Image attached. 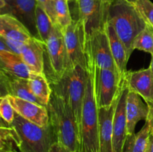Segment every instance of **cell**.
<instances>
[{
	"mask_svg": "<svg viewBox=\"0 0 153 152\" xmlns=\"http://www.w3.org/2000/svg\"><path fill=\"white\" fill-rule=\"evenodd\" d=\"M105 31L108 37L111 51L114 61L116 64L120 77L121 80H123L125 77L126 73L127 72V63L129 59L126 48L122 40L117 36L114 28L110 22H107L105 25Z\"/></svg>",
	"mask_w": 153,
	"mask_h": 152,
	"instance_id": "d6986e66",
	"label": "cell"
},
{
	"mask_svg": "<svg viewBox=\"0 0 153 152\" xmlns=\"http://www.w3.org/2000/svg\"><path fill=\"white\" fill-rule=\"evenodd\" d=\"M62 32L72 68L81 66L88 70L87 41L83 22L78 18L73 19Z\"/></svg>",
	"mask_w": 153,
	"mask_h": 152,
	"instance_id": "ba28073f",
	"label": "cell"
},
{
	"mask_svg": "<svg viewBox=\"0 0 153 152\" xmlns=\"http://www.w3.org/2000/svg\"><path fill=\"white\" fill-rule=\"evenodd\" d=\"M86 41V50L92 57L96 66L108 69L118 73L105 28L94 33Z\"/></svg>",
	"mask_w": 153,
	"mask_h": 152,
	"instance_id": "8fae6325",
	"label": "cell"
},
{
	"mask_svg": "<svg viewBox=\"0 0 153 152\" xmlns=\"http://www.w3.org/2000/svg\"><path fill=\"white\" fill-rule=\"evenodd\" d=\"M0 93L3 96L10 95V77L0 69Z\"/></svg>",
	"mask_w": 153,
	"mask_h": 152,
	"instance_id": "4dcf8cb0",
	"label": "cell"
},
{
	"mask_svg": "<svg viewBox=\"0 0 153 152\" xmlns=\"http://www.w3.org/2000/svg\"><path fill=\"white\" fill-rule=\"evenodd\" d=\"M145 152H153V134H149L147 145H146V151Z\"/></svg>",
	"mask_w": 153,
	"mask_h": 152,
	"instance_id": "836d02e7",
	"label": "cell"
},
{
	"mask_svg": "<svg viewBox=\"0 0 153 152\" xmlns=\"http://www.w3.org/2000/svg\"><path fill=\"white\" fill-rule=\"evenodd\" d=\"M118 95V94H117ZM117 96L109 107L98 109L99 141L100 152H114L113 151V119Z\"/></svg>",
	"mask_w": 153,
	"mask_h": 152,
	"instance_id": "9a60e30c",
	"label": "cell"
},
{
	"mask_svg": "<svg viewBox=\"0 0 153 152\" xmlns=\"http://www.w3.org/2000/svg\"><path fill=\"white\" fill-rule=\"evenodd\" d=\"M37 5L36 0H5L0 14H9L16 18L25 25L31 37L40 40L36 25Z\"/></svg>",
	"mask_w": 153,
	"mask_h": 152,
	"instance_id": "7c38bea8",
	"label": "cell"
},
{
	"mask_svg": "<svg viewBox=\"0 0 153 152\" xmlns=\"http://www.w3.org/2000/svg\"><path fill=\"white\" fill-rule=\"evenodd\" d=\"M148 106L142 97L133 91L128 90L126 99L127 135L135 133V127L140 120H146Z\"/></svg>",
	"mask_w": 153,
	"mask_h": 152,
	"instance_id": "e0dca14e",
	"label": "cell"
},
{
	"mask_svg": "<svg viewBox=\"0 0 153 152\" xmlns=\"http://www.w3.org/2000/svg\"><path fill=\"white\" fill-rule=\"evenodd\" d=\"M110 0H76L78 19L83 22L86 40L94 33L104 30L108 22Z\"/></svg>",
	"mask_w": 153,
	"mask_h": 152,
	"instance_id": "52a82bcc",
	"label": "cell"
},
{
	"mask_svg": "<svg viewBox=\"0 0 153 152\" xmlns=\"http://www.w3.org/2000/svg\"><path fill=\"white\" fill-rule=\"evenodd\" d=\"M45 44V55L50 70L45 75L49 82L60 79L64 73L72 68L64 42L62 30L54 26L50 36Z\"/></svg>",
	"mask_w": 153,
	"mask_h": 152,
	"instance_id": "8992f818",
	"label": "cell"
},
{
	"mask_svg": "<svg viewBox=\"0 0 153 152\" xmlns=\"http://www.w3.org/2000/svg\"><path fill=\"white\" fill-rule=\"evenodd\" d=\"M9 77H10V95L43 105L34 96L32 91L31 90V88L28 84V79L13 77V76H9Z\"/></svg>",
	"mask_w": 153,
	"mask_h": 152,
	"instance_id": "603a6c76",
	"label": "cell"
},
{
	"mask_svg": "<svg viewBox=\"0 0 153 152\" xmlns=\"http://www.w3.org/2000/svg\"><path fill=\"white\" fill-rule=\"evenodd\" d=\"M128 86L125 78L121 80L113 119V151L122 152L127 136L126 99Z\"/></svg>",
	"mask_w": 153,
	"mask_h": 152,
	"instance_id": "30bf717a",
	"label": "cell"
},
{
	"mask_svg": "<svg viewBox=\"0 0 153 152\" xmlns=\"http://www.w3.org/2000/svg\"><path fill=\"white\" fill-rule=\"evenodd\" d=\"M150 131L147 122L139 132L126 136L122 152H145Z\"/></svg>",
	"mask_w": 153,
	"mask_h": 152,
	"instance_id": "7402d4cb",
	"label": "cell"
},
{
	"mask_svg": "<svg viewBox=\"0 0 153 152\" xmlns=\"http://www.w3.org/2000/svg\"><path fill=\"white\" fill-rule=\"evenodd\" d=\"M0 36L6 40L22 43L32 37L23 24L9 14H0Z\"/></svg>",
	"mask_w": 153,
	"mask_h": 152,
	"instance_id": "ac0fdd59",
	"label": "cell"
},
{
	"mask_svg": "<svg viewBox=\"0 0 153 152\" xmlns=\"http://www.w3.org/2000/svg\"><path fill=\"white\" fill-rule=\"evenodd\" d=\"M18 137L13 127L0 128V152H19Z\"/></svg>",
	"mask_w": 153,
	"mask_h": 152,
	"instance_id": "d4e9b609",
	"label": "cell"
},
{
	"mask_svg": "<svg viewBox=\"0 0 153 152\" xmlns=\"http://www.w3.org/2000/svg\"><path fill=\"white\" fill-rule=\"evenodd\" d=\"M49 152H72L71 151L69 150L68 148H67L66 147H64V145L59 143L58 142L54 143L52 145V146L51 147L50 150Z\"/></svg>",
	"mask_w": 153,
	"mask_h": 152,
	"instance_id": "d6a6232c",
	"label": "cell"
},
{
	"mask_svg": "<svg viewBox=\"0 0 153 152\" xmlns=\"http://www.w3.org/2000/svg\"><path fill=\"white\" fill-rule=\"evenodd\" d=\"M128 1H131V2H132V3H134V2H135V1H136V0H128Z\"/></svg>",
	"mask_w": 153,
	"mask_h": 152,
	"instance_id": "ab89813d",
	"label": "cell"
},
{
	"mask_svg": "<svg viewBox=\"0 0 153 152\" xmlns=\"http://www.w3.org/2000/svg\"><path fill=\"white\" fill-rule=\"evenodd\" d=\"M11 126L17 135L19 152H49L52 145L58 142L50 124L39 126L16 112Z\"/></svg>",
	"mask_w": 153,
	"mask_h": 152,
	"instance_id": "5b68a950",
	"label": "cell"
},
{
	"mask_svg": "<svg viewBox=\"0 0 153 152\" xmlns=\"http://www.w3.org/2000/svg\"><path fill=\"white\" fill-rule=\"evenodd\" d=\"M1 96H3V95H1V93H0V97H1Z\"/></svg>",
	"mask_w": 153,
	"mask_h": 152,
	"instance_id": "b9f144b4",
	"label": "cell"
},
{
	"mask_svg": "<svg viewBox=\"0 0 153 152\" xmlns=\"http://www.w3.org/2000/svg\"><path fill=\"white\" fill-rule=\"evenodd\" d=\"M70 0H54L55 18L58 26L61 30L67 28L73 21L69 7Z\"/></svg>",
	"mask_w": 153,
	"mask_h": 152,
	"instance_id": "484cf974",
	"label": "cell"
},
{
	"mask_svg": "<svg viewBox=\"0 0 153 152\" xmlns=\"http://www.w3.org/2000/svg\"><path fill=\"white\" fill-rule=\"evenodd\" d=\"M121 80L117 72L95 66L94 90L98 109L113 104L117 96Z\"/></svg>",
	"mask_w": 153,
	"mask_h": 152,
	"instance_id": "9c48e42d",
	"label": "cell"
},
{
	"mask_svg": "<svg viewBox=\"0 0 153 152\" xmlns=\"http://www.w3.org/2000/svg\"><path fill=\"white\" fill-rule=\"evenodd\" d=\"M19 56L31 73H43L45 44L41 40L31 37L26 43L22 44Z\"/></svg>",
	"mask_w": 153,
	"mask_h": 152,
	"instance_id": "5bb4252c",
	"label": "cell"
},
{
	"mask_svg": "<svg viewBox=\"0 0 153 152\" xmlns=\"http://www.w3.org/2000/svg\"><path fill=\"white\" fill-rule=\"evenodd\" d=\"M79 152H86V151H85V149L82 148H81L80 150H79Z\"/></svg>",
	"mask_w": 153,
	"mask_h": 152,
	"instance_id": "f35d334b",
	"label": "cell"
},
{
	"mask_svg": "<svg viewBox=\"0 0 153 152\" xmlns=\"http://www.w3.org/2000/svg\"><path fill=\"white\" fill-rule=\"evenodd\" d=\"M36 25L40 40L46 43L53 30L55 24L44 9L37 4L36 7Z\"/></svg>",
	"mask_w": 153,
	"mask_h": 152,
	"instance_id": "cb8c5ba5",
	"label": "cell"
},
{
	"mask_svg": "<svg viewBox=\"0 0 153 152\" xmlns=\"http://www.w3.org/2000/svg\"><path fill=\"white\" fill-rule=\"evenodd\" d=\"M9 127H11V125L7 124L0 116V128H9Z\"/></svg>",
	"mask_w": 153,
	"mask_h": 152,
	"instance_id": "d590c367",
	"label": "cell"
},
{
	"mask_svg": "<svg viewBox=\"0 0 153 152\" xmlns=\"http://www.w3.org/2000/svg\"><path fill=\"white\" fill-rule=\"evenodd\" d=\"M108 22L125 45L130 58L134 51V40L147 25L141 13L135 4L128 0H110Z\"/></svg>",
	"mask_w": 153,
	"mask_h": 152,
	"instance_id": "6da1fadb",
	"label": "cell"
},
{
	"mask_svg": "<svg viewBox=\"0 0 153 152\" xmlns=\"http://www.w3.org/2000/svg\"><path fill=\"white\" fill-rule=\"evenodd\" d=\"M1 51H10V52H11L7 43L4 41V38L0 36V52H1Z\"/></svg>",
	"mask_w": 153,
	"mask_h": 152,
	"instance_id": "e575fe53",
	"label": "cell"
},
{
	"mask_svg": "<svg viewBox=\"0 0 153 152\" xmlns=\"http://www.w3.org/2000/svg\"><path fill=\"white\" fill-rule=\"evenodd\" d=\"M0 69L7 75L28 79L31 72L19 55L10 52H0Z\"/></svg>",
	"mask_w": 153,
	"mask_h": 152,
	"instance_id": "ffe728a7",
	"label": "cell"
},
{
	"mask_svg": "<svg viewBox=\"0 0 153 152\" xmlns=\"http://www.w3.org/2000/svg\"><path fill=\"white\" fill-rule=\"evenodd\" d=\"M28 84L34 96L46 107L52 95V88L44 73H31L28 77Z\"/></svg>",
	"mask_w": 153,
	"mask_h": 152,
	"instance_id": "44dd1931",
	"label": "cell"
},
{
	"mask_svg": "<svg viewBox=\"0 0 153 152\" xmlns=\"http://www.w3.org/2000/svg\"><path fill=\"white\" fill-rule=\"evenodd\" d=\"M149 67L151 68V70H152V78H153V55H152V60H151V63Z\"/></svg>",
	"mask_w": 153,
	"mask_h": 152,
	"instance_id": "74e56055",
	"label": "cell"
},
{
	"mask_svg": "<svg viewBox=\"0 0 153 152\" xmlns=\"http://www.w3.org/2000/svg\"><path fill=\"white\" fill-rule=\"evenodd\" d=\"M148 106V115L146 122L149 127L150 134H153V100L145 101Z\"/></svg>",
	"mask_w": 153,
	"mask_h": 152,
	"instance_id": "1f68e13d",
	"label": "cell"
},
{
	"mask_svg": "<svg viewBox=\"0 0 153 152\" xmlns=\"http://www.w3.org/2000/svg\"><path fill=\"white\" fill-rule=\"evenodd\" d=\"M70 1H74V2H76V0H70Z\"/></svg>",
	"mask_w": 153,
	"mask_h": 152,
	"instance_id": "60d3db41",
	"label": "cell"
},
{
	"mask_svg": "<svg viewBox=\"0 0 153 152\" xmlns=\"http://www.w3.org/2000/svg\"><path fill=\"white\" fill-rule=\"evenodd\" d=\"M0 116L7 124L11 125L14 119L15 111L8 95L0 97Z\"/></svg>",
	"mask_w": 153,
	"mask_h": 152,
	"instance_id": "f1b7e54d",
	"label": "cell"
},
{
	"mask_svg": "<svg viewBox=\"0 0 153 152\" xmlns=\"http://www.w3.org/2000/svg\"><path fill=\"white\" fill-rule=\"evenodd\" d=\"M11 105L17 114L26 120L41 127L49 124V113L46 106L8 95Z\"/></svg>",
	"mask_w": 153,
	"mask_h": 152,
	"instance_id": "4fadbf2b",
	"label": "cell"
},
{
	"mask_svg": "<svg viewBox=\"0 0 153 152\" xmlns=\"http://www.w3.org/2000/svg\"><path fill=\"white\" fill-rule=\"evenodd\" d=\"M87 77L88 70L81 66H76L69 69L60 79L49 82L52 92L64 98L71 108L80 138L82 137V108Z\"/></svg>",
	"mask_w": 153,
	"mask_h": 152,
	"instance_id": "277c9868",
	"label": "cell"
},
{
	"mask_svg": "<svg viewBox=\"0 0 153 152\" xmlns=\"http://www.w3.org/2000/svg\"><path fill=\"white\" fill-rule=\"evenodd\" d=\"M86 53L88 58V77L82 108L81 142L82 148L86 152H100L98 107L94 90L95 63L87 50Z\"/></svg>",
	"mask_w": 153,
	"mask_h": 152,
	"instance_id": "3957f363",
	"label": "cell"
},
{
	"mask_svg": "<svg viewBox=\"0 0 153 152\" xmlns=\"http://www.w3.org/2000/svg\"><path fill=\"white\" fill-rule=\"evenodd\" d=\"M36 1H37V4L40 5L44 9L45 11L51 18L53 23L56 25L57 22L56 18H55V8H54V0H36Z\"/></svg>",
	"mask_w": 153,
	"mask_h": 152,
	"instance_id": "f546056e",
	"label": "cell"
},
{
	"mask_svg": "<svg viewBox=\"0 0 153 152\" xmlns=\"http://www.w3.org/2000/svg\"><path fill=\"white\" fill-rule=\"evenodd\" d=\"M46 108L49 124L58 142L72 152H79L82 148L81 138L70 106L64 98L52 92Z\"/></svg>",
	"mask_w": 153,
	"mask_h": 152,
	"instance_id": "7a4b0ae2",
	"label": "cell"
},
{
	"mask_svg": "<svg viewBox=\"0 0 153 152\" xmlns=\"http://www.w3.org/2000/svg\"><path fill=\"white\" fill-rule=\"evenodd\" d=\"M5 5V0H0V13Z\"/></svg>",
	"mask_w": 153,
	"mask_h": 152,
	"instance_id": "8d00e7d4",
	"label": "cell"
},
{
	"mask_svg": "<svg viewBox=\"0 0 153 152\" xmlns=\"http://www.w3.org/2000/svg\"><path fill=\"white\" fill-rule=\"evenodd\" d=\"M124 78L128 89L136 92L145 101L153 100V78L150 67L134 72H126Z\"/></svg>",
	"mask_w": 153,
	"mask_h": 152,
	"instance_id": "2e32d148",
	"label": "cell"
},
{
	"mask_svg": "<svg viewBox=\"0 0 153 152\" xmlns=\"http://www.w3.org/2000/svg\"><path fill=\"white\" fill-rule=\"evenodd\" d=\"M133 50L143 51L153 55V28L149 25L135 37L133 42Z\"/></svg>",
	"mask_w": 153,
	"mask_h": 152,
	"instance_id": "4316f807",
	"label": "cell"
},
{
	"mask_svg": "<svg viewBox=\"0 0 153 152\" xmlns=\"http://www.w3.org/2000/svg\"><path fill=\"white\" fill-rule=\"evenodd\" d=\"M134 4L147 25L153 28V3L150 0H136Z\"/></svg>",
	"mask_w": 153,
	"mask_h": 152,
	"instance_id": "83f0119b",
	"label": "cell"
}]
</instances>
